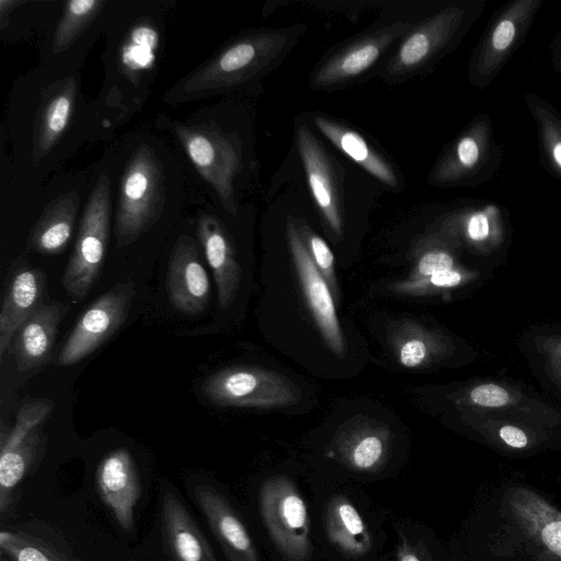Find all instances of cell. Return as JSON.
<instances>
[{
    "instance_id": "11",
    "label": "cell",
    "mask_w": 561,
    "mask_h": 561,
    "mask_svg": "<svg viewBox=\"0 0 561 561\" xmlns=\"http://www.w3.org/2000/svg\"><path fill=\"white\" fill-rule=\"evenodd\" d=\"M286 237L298 279L310 313L328 347L339 357L345 354V341L340 325L335 299L312 262L298 229L297 220L288 218Z\"/></svg>"
},
{
    "instance_id": "33",
    "label": "cell",
    "mask_w": 561,
    "mask_h": 561,
    "mask_svg": "<svg viewBox=\"0 0 561 561\" xmlns=\"http://www.w3.org/2000/svg\"><path fill=\"white\" fill-rule=\"evenodd\" d=\"M297 225L313 264L327 280L336 301L339 299V286L334 271V256L330 247L307 224L297 220Z\"/></svg>"
},
{
    "instance_id": "41",
    "label": "cell",
    "mask_w": 561,
    "mask_h": 561,
    "mask_svg": "<svg viewBox=\"0 0 561 561\" xmlns=\"http://www.w3.org/2000/svg\"><path fill=\"white\" fill-rule=\"evenodd\" d=\"M559 64H560V67H561V59H560V62H559Z\"/></svg>"
},
{
    "instance_id": "21",
    "label": "cell",
    "mask_w": 561,
    "mask_h": 561,
    "mask_svg": "<svg viewBox=\"0 0 561 561\" xmlns=\"http://www.w3.org/2000/svg\"><path fill=\"white\" fill-rule=\"evenodd\" d=\"M313 123L340 151L385 185L398 190L400 179L393 165L358 131L323 115H314Z\"/></svg>"
},
{
    "instance_id": "26",
    "label": "cell",
    "mask_w": 561,
    "mask_h": 561,
    "mask_svg": "<svg viewBox=\"0 0 561 561\" xmlns=\"http://www.w3.org/2000/svg\"><path fill=\"white\" fill-rule=\"evenodd\" d=\"M389 447V432L382 426L360 425L342 434L336 443L341 460L350 468L371 472L380 468Z\"/></svg>"
},
{
    "instance_id": "1",
    "label": "cell",
    "mask_w": 561,
    "mask_h": 561,
    "mask_svg": "<svg viewBox=\"0 0 561 561\" xmlns=\"http://www.w3.org/2000/svg\"><path fill=\"white\" fill-rule=\"evenodd\" d=\"M486 530L489 561H561V511L530 486H507Z\"/></svg>"
},
{
    "instance_id": "8",
    "label": "cell",
    "mask_w": 561,
    "mask_h": 561,
    "mask_svg": "<svg viewBox=\"0 0 561 561\" xmlns=\"http://www.w3.org/2000/svg\"><path fill=\"white\" fill-rule=\"evenodd\" d=\"M134 296L135 283L126 280L94 300L78 319L59 352L57 364L75 365L108 340L125 322Z\"/></svg>"
},
{
    "instance_id": "28",
    "label": "cell",
    "mask_w": 561,
    "mask_h": 561,
    "mask_svg": "<svg viewBox=\"0 0 561 561\" xmlns=\"http://www.w3.org/2000/svg\"><path fill=\"white\" fill-rule=\"evenodd\" d=\"M37 431L0 454V512L4 514L12 502L16 486L32 465L38 446Z\"/></svg>"
},
{
    "instance_id": "2",
    "label": "cell",
    "mask_w": 561,
    "mask_h": 561,
    "mask_svg": "<svg viewBox=\"0 0 561 561\" xmlns=\"http://www.w3.org/2000/svg\"><path fill=\"white\" fill-rule=\"evenodd\" d=\"M301 33L302 26L297 25L239 37L187 76L178 87V96L185 99L217 92L265 73L286 56Z\"/></svg>"
},
{
    "instance_id": "15",
    "label": "cell",
    "mask_w": 561,
    "mask_h": 561,
    "mask_svg": "<svg viewBox=\"0 0 561 561\" xmlns=\"http://www.w3.org/2000/svg\"><path fill=\"white\" fill-rule=\"evenodd\" d=\"M194 496L229 561H261L243 523L217 489L201 484Z\"/></svg>"
},
{
    "instance_id": "35",
    "label": "cell",
    "mask_w": 561,
    "mask_h": 561,
    "mask_svg": "<svg viewBox=\"0 0 561 561\" xmlns=\"http://www.w3.org/2000/svg\"><path fill=\"white\" fill-rule=\"evenodd\" d=\"M537 118L541 142L551 163L561 173V122L540 103L531 105Z\"/></svg>"
},
{
    "instance_id": "37",
    "label": "cell",
    "mask_w": 561,
    "mask_h": 561,
    "mask_svg": "<svg viewBox=\"0 0 561 561\" xmlns=\"http://www.w3.org/2000/svg\"><path fill=\"white\" fill-rule=\"evenodd\" d=\"M499 209L488 205L481 209L455 215L454 220L460 221L468 238L472 241H484L491 233V228L499 217Z\"/></svg>"
},
{
    "instance_id": "27",
    "label": "cell",
    "mask_w": 561,
    "mask_h": 561,
    "mask_svg": "<svg viewBox=\"0 0 561 561\" xmlns=\"http://www.w3.org/2000/svg\"><path fill=\"white\" fill-rule=\"evenodd\" d=\"M390 342L397 360L405 368L427 365L436 346L432 333L409 319L400 321L392 329Z\"/></svg>"
},
{
    "instance_id": "40",
    "label": "cell",
    "mask_w": 561,
    "mask_h": 561,
    "mask_svg": "<svg viewBox=\"0 0 561 561\" xmlns=\"http://www.w3.org/2000/svg\"><path fill=\"white\" fill-rule=\"evenodd\" d=\"M397 561H431L423 557V554L409 541L402 540L397 549Z\"/></svg>"
},
{
    "instance_id": "38",
    "label": "cell",
    "mask_w": 561,
    "mask_h": 561,
    "mask_svg": "<svg viewBox=\"0 0 561 561\" xmlns=\"http://www.w3.org/2000/svg\"><path fill=\"white\" fill-rule=\"evenodd\" d=\"M471 400L482 407L499 408L510 401L508 392L494 383L480 385L470 392Z\"/></svg>"
},
{
    "instance_id": "6",
    "label": "cell",
    "mask_w": 561,
    "mask_h": 561,
    "mask_svg": "<svg viewBox=\"0 0 561 561\" xmlns=\"http://www.w3.org/2000/svg\"><path fill=\"white\" fill-rule=\"evenodd\" d=\"M264 525L277 550L288 561H306L312 550L306 503L294 482L284 476L266 479L260 489Z\"/></svg>"
},
{
    "instance_id": "25",
    "label": "cell",
    "mask_w": 561,
    "mask_h": 561,
    "mask_svg": "<svg viewBox=\"0 0 561 561\" xmlns=\"http://www.w3.org/2000/svg\"><path fill=\"white\" fill-rule=\"evenodd\" d=\"M538 5L537 0L516 1L499 18L478 58L481 75L497 68Z\"/></svg>"
},
{
    "instance_id": "4",
    "label": "cell",
    "mask_w": 561,
    "mask_h": 561,
    "mask_svg": "<svg viewBox=\"0 0 561 561\" xmlns=\"http://www.w3.org/2000/svg\"><path fill=\"white\" fill-rule=\"evenodd\" d=\"M174 134L199 175L215 190L222 207L237 214L234 179L242 167L239 141L215 125H176Z\"/></svg>"
},
{
    "instance_id": "3",
    "label": "cell",
    "mask_w": 561,
    "mask_h": 561,
    "mask_svg": "<svg viewBox=\"0 0 561 561\" xmlns=\"http://www.w3.org/2000/svg\"><path fill=\"white\" fill-rule=\"evenodd\" d=\"M164 206L162 164L148 145L131 154L121 179L116 211V240L134 242L161 216Z\"/></svg>"
},
{
    "instance_id": "12",
    "label": "cell",
    "mask_w": 561,
    "mask_h": 561,
    "mask_svg": "<svg viewBox=\"0 0 561 561\" xmlns=\"http://www.w3.org/2000/svg\"><path fill=\"white\" fill-rule=\"evenodd\" d=\"M296 145L313 201L328 227L343 237L341 182L333 161L307 125L296 126Z\"/></svg>"
},
{
    "instance_id": "17",
    "label": "cell",
    "mask_w": 561,
    "mask_h": 561,
    "mask_svg": "<svg viewBox=\"0 0 561 561\" xmlns=\"http://www.w3.org/2000/svg\"><path fill=\"white\" fill-rule=\"evenodd\" d=\"M68 311L67 304H43L20 327L13 337L12 348L19 371L31 370L50 357L58 325Z\"/></svg>"
},
{
    "instance_id": "20",
    "label": "cell",
    "mask_w": 561,
    "mask_h": 561,
    "mask_svg": "<svg viewBox=\"0 0 561 561\" xmlns=\"http://www.w3.org/2000/svg\"><path fill=\"white\" fill-rule=\"evenodd\" d=\"M76 92L73 78L59 80L44 90L33 133L35 161L45 157L66 131L72 115Z\"/></svg>"
},
{
    "instance_id": "29",
    "label": "cell",
    "mask_w": 561,
    "mask_h": 561,
    "mask_svg": "<svg viewBox=\"0 0 561 561\" xmlns=\"http://www.w3.org/2000/svg\"><path fill=\"white\" fill-rule=\"evenodd\" d=\"M104 4L103 0L68 1L54 34L53 51L60 53L69 48L96 18Z\"/></svg>"
},
{
    "instance_id": "39",
    "label": "cell",
    "mask_w": 561,
    "mask_h": 561,
    "mask_svg": "<svg viewBox=\"0 0 561 561\" xmlns=\"http://www.w3.org/2000/svg\"><path fill=\"white\" fill-rule=\"evenodd\" d=\"M500 436L503 442L513 448H524L528 444L526 434L518 427L505 425L500 430Z\"/></svg>"
},
{
    "instance_id": "36",
    "label": "cell",
    "mask_w": 561,
    "mask_h": 561,
    "mask_svg": "<svg viewBox=\"0 0 561 561\" xmlns=\"http://www.w3.org/2000/svg\"><path fill=\"white\" fill-rule=\"evenodd\" d=\"M461 282V274L451 268L443 270L432 274L428 277L415 282L405 279L392 284L391 288L394 293L409 296H421L433 289L449 288Z\"/></svg>"
},
{
    "instance_id": "18",
    "label": "cell",
    "mask_w": 561,
    "mask_h": 561,
    "mask_svg": "<svg viewBox=\"0 0 561 561\" xmlns=\"http://www.w3.org/2000/svg\"><path fill=\"white\" fill-rule=\"evenodd\" d=\"M197 233L216 282L220 307L227 309L234 300L241 278L232 242L221 222L211 215L201 217Z\"/></svg>"
},
{
    "instance_id": "24",
    "label": "cell",
    "mask_w": 561,
    "mask_h": 561,
    "mask_svg": "<svg viewBox=\"0 0 561 561\" xmlns=\"http://www.w3.org/2000/svg\"><path fill=\"white\" fill-rule=\"evenodd\" d=\"M324 523L328 538L342 552L362 557L370 550L371 537L367 524L346 496L335 495L329 501Z\"/></svg>"
},
{
    "instance_id": "5",
    "label": "cell",
    "mask_w": 561,
    "mask_h": 561,
    "mask_svg": "<svg viewBox=\"0 0 561 561\" xmlns=\"http://www.w3.org/2000/svg\"><path fill=\"white\" fill-rule=\"evenodd\" d=\"M110 180L102 175L85 205L73 252L62 276V286L73 300H82L98 279L110 230Z\"/></svg>"
},
{
    "instance_id": "7",
    "label": "cell",
    "mask_w": 561,
    "mask_h": 561,
    "mask_svg": "<svg viewBox=\"0 0 561 561\" xmlns=\"http://www.w3.org/2000/svg\"><path fill=\"white\" fill-rule=\"evenodd\" d=\"M203 392L219 405L274 409L300 398L298 387L285 376L257 367H229L209 376Z\"/></svg>"
},
{
    "instance_id": "32",
    "label": "cell",
    "mask_w": 561,
    "mask_h": 561,
    "mask_svg": "<svg viewBox=\"0 0 561 561\" xmlns=\"http://www.w3.org/2000/svg\"><path fill=\"white\" fill-rule=\"evenodd\" d=\"M157 44L158 35L154 30L147 25L135 27L122 54L124 68L131 73L148 68L154 58Z\"/></svg>"
},
{
    "instance_id": "23",
    "label": "cell",
    "mask_w": 561,
    "mask_h": 561,
    "mask_svg": "<svg viewBox=\"0 0 561 561\" xmlns=\"http://www.w3.org/2000/svg\"><path fill=\"white\" fill-rule=\"evenodd\" d=\"M79 195L58 196L45 209L30 234L31 248L39 254H58L67 247L79 207Z\"/></svg>"
},
{
    "instance_id": "19",
    "label": "cell",
    "mask_w": 561,
    "mask_h": 561,
    "mask_svg": "<svg viewBox=\"0 0 561 561\" xmlns=\"http://www.w3.org/2000/svg\"><path fill=\"white\" fill-rule=\"evenodd\" d=\"M162 531L175 561H218L191 514L172 491H163Z\"/></svg>"
},
{
    "instance_id": "30",
    "label": "cell",
    "mask_w": 561,
    "mask_h": 561,
    "mask_svg": "<svg viewBox=\"0 0 561 561\" xmlns=\"http://www.w3.org/2000/svg\"><path fill=\"white\" fill-rule=\"evenodd\" d=\"M0 549L13 561H75L50 545L19 531L2 530Z\"/></svg>"
},
{
    "instance_id": "31",
    "label": "cell",
    "mask_w": 561,
    "mask_h": 561,
    "mask_svg": "<svg viewBox=\"0 0 561 561\" xmlns=\"http://www.w3.org/2000/svg\"><path fill=\"white\" fill-rule=\"evenodd\" d=\"M412 270L408 282H415L428 277L432 274L451 268L454 257L451 254L437 245H433L431 237L420 239L412 249Z\"/></svg>"
},
{
    "instance_id": "34",
    "label": "cell",
    "mask_w": 561,
    "mask_h": 561,
    "mask_svg": "<svg viewBox=\"0 0 561 561\" xmlns=\"http://www.w3.org/2000/svg\"><path fill=\"white\" fill-rule=\"evenodd\" d=\"M53 409L54 404L46 400L31 402L23 407L19 411L16 422L7 438H2L1 449H9L20 444L32 432L36 431Z\"/></svg>"
},
{
    "instance_id": "22",
    "label": "cell",
    "mask_w": 561,
    "mask_h": 561,
    "mask_svg": "<svg viewBox=\"0 0 561 561\" xmlns=\"http://www.w3.org/2000/svg\"><path fill=\"white\" fill-rule=\"evenodd\" d=\"M488 138L484 122L471 126L437 161L430 174V181L435 185H444L476 172L485 159Z\"/></svg>"
},
{
    "instance_id": "14",
    "label": "cell",
    "mask_w": 561,
    "mask_h": 561,
    "mask_svg": "<svg viewBox=\"0 0 561 561\" xmlns=\"http://www.w3.org/2000/svg\"><path fill=\"white\" fill-rule=\"evenodd\" d=\"M167 288L171 304L183 313L197 314L208 304L209 278L195 243L187 236H181L173 247Z\"/></svg>"
},
{
    "instance_id": "10",
    "label": "cell",
    "mask_w": 561,
    "mask_h": 561,
    "mask_svg": "<svg viewBox=\"0 0 561 561\" xmlns=\"http://www.w3.org/2000/svg\"><path fill=\"white\" fill-rule=\"evenodd\" d=\"M463 18L461 8L449 7L414 24L386 65L383 79L398 82L424 69L449 44Z\"/></svg>"
},
{
    "instance_id": "16",
    "label": "cell",
    "mask_w": 561,
    "mask_h": 561,
    "mask_svg": "<svg viewBox=\"0 0 561 561\" xmlns=\"http://www.w3.org/2000/svg\"><path fill=\"white\" fill-rule=\"evenodd\" d=\"M45 274L35 267L20 265L11 274L0 311V358L20 327L43 305Z\"/></svg>"
},
{
    "instance_id": "13",
    "label": "cell",
    "mask_w": 561,
    "mask_h": 561,
    "mask_svg": "<svg viewBox=\"0 0 561 561\" xmlns=\"http://www.w3.org/2000/svg\"><path fill=\"white\" fill-rule=\"evenodd\" d=\"M95 477L103 503L117 524L130 531L135 524V506L141 494V483L131 454L125 448L110 451L100 461Z\"/></svg>"
},
{
    "instance_id": "9",
    "label": "cell",
    "mask_w": 561,
    "mask_h": 561,
    "mask_svg": "<svg viewBox=\"0 0 561 561\" xmlns=\"http://www.w3.org/2000/svg\"><path fill=\"white\" fill-rule=\"evenodd\" d=\"M413 25L412 22L398 20L342 46L316 66L310 76V87L329 90L358 79Z\"/></svg>"
}]
</instances>
